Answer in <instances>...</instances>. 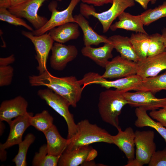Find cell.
<instances>
[{
  "instance_id": "cell-1",
  "label": "cell",
  "mask_w": 166,
  "mask_h": 166,
  "mask_svg": "<svg viewBox=\"0 0 166 166\" xmlns=\"http://www.w3.org/2000/svg\"><path fill=\"white\" fill-rule=\"evenodd\" d=\"M31 86H45L62 96L76 107L80 100L83 89L79 80L73 76L58 77L51 74L47 70L38 75L29 77Z\"/></svg>"
},
{
  "instance_id": "cell-2",
  "label": "cell",
  "mask_w": 166,
  "mask_h": 166,
  "mask_svg": "<svg viewBox=\"0 0 166 166\" xmlns=\"http://www.w3.org/2000/svg\"><path fill=\"white\" fill-rule=\"evenodd\" d=\"M124 92L116 89H107L100 94L98 104V112L102 120L117 129L119 116L124 106L128 103L124 95Z\"/></svg>"
},
{
  "instance_id": "cell-3",
  "label": "cell",
  "mask_w": 166,
  "mask_h": 166,
  "mask_svg": "<svg viewBox=\"0 0 166 166\" xmlns=\"http://www.w3.org/2000/svg\"><path fill=\"white\" fill-rule=\"evenodd\" d=\"M112 136L105 129L86 119L77 124V131L70 139L65 150H71L80 147L97 142L112 144Z\"/></svg>"
},
{
  "instance_id": "cell-4",
  "label": "cell",
  "mask_w": 166,
  "mask_h": 166,
  "mask_svg": "<svg viewBox=\"0 0 166 166\" xmlns=\"http://www.w3.org/2000/svg\"><path fill=\"white\" fill-rule=\"evenodd\" d=\"M143 80V78L136 74L114 81H109L97 73L90 72L85 74L79 81L83 89L87 85L95 84L107 89L113 88L126 92L131 90H144Z\"/></svg>"
},
{
  "instance_id": "cell-5",
  "label": "cell",
  "mask_w": 166,
  "mask_h": 166,
  "mask_svg": "<svg viewBox=\"0 0 166 166\" xmlns=\"http://www.w3.org/2000/svg\"><path fill=\"white\" fill-rule=\"evenodd\" d=\"M111 7L101 13L96 12L93 6L81 3L80 6V13L85 18L93 16L100 22L102 27L103 32H107L113 21L128 7L135 5L134 0H113Z\"/></svg>"
},
{
  "instance_id": "cell-6",
  "label": "cell",
  "mask_w": 166,
  "mask_h": 166,
  "mask_svg": "<svg viewBox=\"0 0 166 166\" xmlns=\"http://www.w3.org/2000/svg\"><path fill=\"white\" fill-rule=\"evenodd\" d=\"M38 96L56 112L62 117L65 121L68 127L67 138H71L77 131V124L74 121L73 116L70 112V105L62 96L49 89H40L37 92Z\"/></svg>"
},
{
  "instance_id": "cell-7",
  "label": "cell",
  "mask_w": 166,
  "mask_h": 166,
  "mask_svg": "<svg viewBox=\"0 0 166 166\" xmlns=\"http://www.w3.org/2000/svg\"><path fill=\"white\" fill-rule=\"evenodd\" d=\"M135 133L136 148V157L133 160L127 162L125 166H142L148 164L152 155L156 151L153 131L136 130Z\"/></svg>"
},
{
  "instance_id": "cell-8",
  "label": "cell",
  "mask_w": 166,
  "mask_h": 166,
  "mask_svg": "<svg viewBox=\"0 0 166 166\" xmlns=\"http://www.w3.org/2000/svg\"><path fill=\"white\" fill-rule=\"evenodd\" d=\"M80 1L71 0L67 8L60 11L57 9V2L55 1L51 2L48 6L49 10L51 12L50 18L41 28L32 31L33 34L35 35H40L61 25L69 22H75L73 12Z\"/></svg>"
},
{
  "instance_id": "cell-9",
  "label": "cell",
  "mask_w": 166,
  "mask_h": 166,
  "mask_svg": "<svg viewBox=\"0 0 166 166\" xmlns=\"http://www.w3.org/2000/svg\"><path fill=\"white\" fill-rule=\"evenodd\" d=\"M22 34L29 39L34 44L36 53L35 58L38 64L37 69L39 74L43 73L47 70V59L54 41L49 33L38 36L34 35L30 32L22 31Z\"/></svg>"
},
{
  "instance_id": "cell-10",
  "label": "cell",
  "mask_w": 166,
  "mask_h": 166,
  "mask_svg": "<svg viewBox=\"0 0 166 166\" xmlns=\"http://www.w3.org/2000/svg\"><path fill=\"white\" fill-rule=\"evenodd\" d=\"M46 0H28L17 6L8 9L13 14L28 20L36 29L43 26L48 21L47 18L38 14L40 7Z\"/></svg>"
},
{
  "instance_id": "cell-11",
  "label": "cell",
  "mask_w": 166,
  "mask_h": 166,
  "mask_svg": "<svg viewBox=\"0 0 166 166\" xmlns=\"http://www.w3.org/2000/svg\"><path fill=\"white\" fill-rule=\"evenodd\" d=\"M128 105L132 107H140L147 111H154L166 106V98H159L148 91L139 90L124 93Z\"/></svg>"
},
{
  "instance_id": "cell-12",
  "label": "cell",
  "mask_w": 166,
  "mask_h": 166,
  "mask_svg": "<svg viewBox=\"0 0 166 166\" xmlns=\"http://www.w3.org/2000/svg\"><path fill=\"white\" fill-rule=\"evenodd\" d=\"M101 76L105 79H119L137 74L136 62L117 56L109 61Z\"/></svg>"
},
{
  "instance_id": "cell-13",
  "label": "cell",
  "mask_w": 166,
  "mask_h": 166,
  "mask_svg": "<svg viewBox=\"0 0 166 166\" xmlns=\"http://www.w3.org/2000/svg\"><path fill=\"white\" fill-rule=\"evenodd\" d=\"M50 58L51 67L53 69L61 71L67 64L77 57L78 51L74 45H66L59 42L53 43Z\"/></svg>"
},
{
  "instance_id": "cell-14",
  "label": "cell",
  "mask_w": 166,
  "mask_h": 166,
  "mask_svg": "<svg viewBox=\"0 0 166 166\" xmlns=\"http://www.w3.org/2000/svg\"><path fill=\"white\" fill-rule=\"evenodd\" d=\"M97 155L96 151L89 145L65 150L60 157L57 166H78L86 161H90Z\"/></svg>"
},
{
  "instance_id": "cell-15",
  "label": "cell",
  "mask_w": 166,
  "mask_h": 166,
  "mask_svg": "<svg viewBox=\"0 0 166 166\" xmlns=\"http://www.w3.org/2000/svg\"><path fill=\"white\" fill-rule=\"evenodd\" d=\"M33 113L27 112L25 115L12 120L9 125L10 132L6 141L0 144V150H5L22 141V136L27 128L30 126V120Z\"/></svg>"
},
{
  "instance_id": "cell-16",
  "label": "cell",
  "mask_w": 166,
  "mask_h": 166,
  "mask_svg": "<svg viewBox=\"0 0 166 166\" xmlns=\"http://www.w3.org/2000/svg\"><path fill=\"white\" fill-rule=\"evenodd\" d=\"M28 103L21 96L3 101L0 106V121H5L10 124L12 119L25 115L27 112Z\"/></svg>"
},
{
  "instance_id": "cell-17",
  "label": "cell",
  "mask_w": 166,
  "mask_h": 166,
  "mask_svg": "<svg viewBox=\"0 0 166 166\" xmlns=\"http://www.w3.org/2000/svg\"><path fill=\"white\" fill-rule=\"evenodd\" d=\"M136 63V74L142 78L156 76L166 69V50L156 56L147 57Z\"/></svg>"
},
{
  "instance_id": "cell-18",
  "label": "cell",
  "mask_w": 166,
  "mask_h": 166,
  "mask_svg": "<svg viewBox=\"0 0 166 166\" xmlns=\"http://www.w3.org/2000/svg\"><path fill=\"white\" fill-rule=\"evenodd\" d=\"M117 129V134L112 136V144L124 152L128 160V162H130L135 158V133L131 127L127 128L124 131L120 127Z\"/></svg>"
},
{
  "instance_id": "cell-19",
  "label": "cell",
  "mask_w": 166,
  "mask_h": 166,
  "mask_svg": "<svg viewBox=\"0 0 166 166\" xmlns=\"http://www.w3.org/2000/svg\"><path fill=\"white\" fill-rule=\"evenodd\" d=\"M114 49L113 44L110 42L97 48L85 46L82 48L81 52L84 56L89 58L99 66L105 68L109 59L113 57L112 52Z\"/></svg>"
},
{
  "instance_id": "cell-20",
  "label": "cell",
  "mask_w": 166,
  "mask_h": 166,
  "mask_svg": "<svg viewBox=\"0 0 166 166\" xmlns=\"http://www.w3.org/2000/svg\"><path fill=\"white\" fill-rule=\"evenodd\" d=\"M74 20L82 30L83 40L85 46L92 45H98L101 43L110 42L106 36L99 34L89 25L85 18L81 13L73 16Z\"/></svg>"
},
{
  "instance_id": "cell-21",
  "label": "cell",
  "mask_w": 166,
  "mask_h": 166,
  "mask_svg": "<svg viewBox=\"0 0 166 166\" xmlns=\"http://www.w3.org/2000/svg\"><path fill=\"white\" fill-rule=\"evenodd\" d=\"M119 20L112 24L110 29L115 31L117 29H123L136 33H147L140 15H134L124 11L118 17Z\"/></svg>"
},
{
  "instance_id": "cell-22",
  "label": "cell",
  "mask_w": 166,
  "mask_h": 166,
  "mask_svg": "<svg viewBox=\"0 0 166 166\" xmlns=\"http://www.w3.org/2000/svg\"><path fill=\"white\" fill-rule=\"evenodd\" d=\"M79 27L76 22H68L51 29L49 34L54 41L63 44L79 37Z\"/></svg>"
},
{
  "instance_id": "cell-23",
  "label": "cell",
  "mask_w": 166,
  "mask_h": 166,
  "mask_svg": "<svg viewBox=\"0 0 166 166\" xmlns=\"http://www.w3.org/2000/svg\"><path fill=\"white\" fill-rule=\"evenodd\" d=\"M44 134L47 141L48 154L61 156L67 147L68 139L61 136L54 124Z\"/></svg>"
},
{
  "instance_id": "cell-24",
  "label": "cell",
  "mask_w": 166,
  "mask_h": 166,
  "mask_svg": "<svg viewBox=\"0 0 166 166\" xmlns=\"http://www.w3.org/2000/svg\"><path fill=\"white\" fill-rule=\"evenodd\" d=\"M114 49L122 58L137 62L139 59L130 42L129 38L120 35H112L108 38Z\"/></svg>"
},
{
  "instance_id": "cell-25",
  "label": "cell",
  "mask_w": 166,
  "mask_h": 166,
  "mask_svg": "<svg viewBox=\"0 0 166 166\" xmlns=\"http://www.w3.org/2000/svg\"><path fill=\"white\" fill-rule=\"evenodd\" d=\"M147 111L144 108L137 107L135 113L137 119L134 124L138 128L149 127L154 128L161 136L166 143V127L158 121L152 119L147 113Z\"/></svg>"
},
{
  "instance_id": "cell-26",
  "label": "cell",
  "mask_w": 166,
  "mask_h": 166,
  "mask_svg": "<svg viewBox=\"0 0 166 166\" xmlns=\"http://www.w3.org/2000/svg\"><path fill=\"white\" fill-rule=\"evenodd\" d=\"M129 39L139 61L146 58L148 50L149 35L147 33H136L131 34Z\"/></svg>"
},
{
  "instance_id": "cell-27",
  "label": "cell",
  "mask_w": 166,
  "mask_h": 166,
  "mask_svg": "<svg viewBox=\"0 0 166 166\" xmlns=\"http://www.w3.org/2000/svg\"><path fill=\"white\" fill-rule=\"evenodd\" d=\"M53 118L47 110L32 116L30 118V125L44 134L53 125Z\"/></svg>"
},
{
  "instance_id": "cell-28",
  "label": "cell",
  "mask_w": 166,
  "mask_h": 166,
  "mask_svg": "<svg viewBox=\"0 0 166 166\" xmlns=\"http://www.w3.org/2000/svg\"><path fill=\"white\" fill-rule=\"evenodd\" d=\"M60 157L48 154L47 144H45L41 147L38 152L35 153L32 161V166H57Z\"/></svg>"
},
{
  "instance_id": "cell-29",
  "label": "cell",
  "mask_w": 166,
  "mask_h": 166,
  "mask_svg": "<svg viewBox=\"0 0 166 166\" xmlns=\"http://www.w3.org/2000/svg\"><path fill=\"white\" fill-rule=\"evenodd\" d=\"M142 85L144 90L150 91L154 94L162 90H166V72L143 79Z\"/></svg>"
},
{
  "instance_id": "cell-30",
  "label": "cell",
  "mask_w": 166,
  "mask_h": 166,
  "mask_svg": "<svg viewBox=\"0 0 166 166\" xmlns=\"http://www.w3.org/2000/svg\"><path fill=\"white\" fill-rule=\"evenodd\" d=\"M35 137L32 133L27 134L24 140L18 144V154L13 160L16 166L27 165L26 156L27 152L30 146L34 142Z\"/></svg>"
},
{
  "instance_id": "cell-31",
  "label": "cell",
  "mask_w": 166,
  "mask_h": 166,
  "mask_svg": "<svg viewBox=\"0 0 166 166\" xmlns=\"http://www.w3.org/2000/svg\"><path fill=\"white\" fill-rule=\"evenodd\" d=\"M144 25L148 26L162 18L166 17V1L153 9H150L140 14Z\"/></svg>"
},
{
  "instance_id": "cell-32",
  "label": "cell",
  "mask_w": 166,
  "mask_h": 166,
  "mask_svg": "<svg viewBox=\"0 0 166 166\" xmlns=\"http://www.w3.org/2000/svg\"><path fill=\"white\" fill-rule=\"evenodd\" d=\"M166 50L161 34L158 33L149 35V42L147 57L159 54Z\"/></svg>"
},
{
  "instance_id": "cell-33",
  "label": "cell",
  "mask_w": 166,
  "mask_h": 166,
  "mask_svg": "<svg viewBox=\"0 0 166 166\" xmlns=\"http://www.w3.org/2000/svg\"><path fill=\"white\" fill-rule=\"evenodd\" d=\"M0 20L16 26H24L30 31L34 30L24 20L12 14L7 9L0 8Z\"/></svg>"
},
{
  "instance_id": "cell-34",
  "label": "cell",
  "mask_w": 166,
  "mask_h": 166,
  "mask_svg": "<svg viewBox=\"0 0 166 166\" xmlns=\"http://www.w3.org/2000/svg\"><path fill=\"white\" fill-rule=\"evenodd\" d=\"M14 69L10 65L0 66V86L10 85L12 81Z\"/></svg>"
},
{
  "instance_id": "cell-35",
  "label": "cell",
  "mask_w": 166,
  "mask_h": 166,
  "mask_svg": "<svg viewBox=\"0 0 166 166\" xmlns=\"http://www.w3.org/2000/svg\"><path fill=\"white\" fill-rule=\"evenodd\" d=\"M148 164V166H166V147L161 151H156Z\"/></svg>"
},
{
  "instance_id": "cell-36",
  "label": "cell",
  "mask_w": 166,
  "mask_h": 166,
  "mask_svg": "<svg viewBox=\"0 0 166 166\" xmlns=\"http://www.w3.org/2000/svg\"><path fill=\"white\" fill-rule=\"evenodd\" d=\"M149 116L166 127V106L158 110L151 111Z\"/></svg>"
},
{
  "instance_id": "cell-37",
  "label": "cell",
  "mask_w": 166,
  "mask_h": 166,
  "mask_svg": "<svg viewBox=\"0 0 166 166\" xmlns=\"http://www.w3.org/2000/svg\"><path fill=\"white\" fill-rule=\"evenodd\" d=\"M82 2L87 4H92L95 6H101L105 4H112L113 0H81Z\"/></svg>"
},
{
  "instance_id": "cell-38",
  "label": "cell",
  "mask_w": 166,
  "mask_h": 166,
  "mask_svg": "<svg viewBox=\"0 0 166 166\" xmlns=\"http://www.w3.org/2000/svg\"><path fill=\"white\" fill-rule=\"evenodd\" d=\"M15 60V57L14 54L6 57L0 58V66H7L13 63Z\"/></svg>"
},
{
  "instance_id": "cell-39",
  "label": "cell",
  "mask_w": 166,
  "mask_h": 166,
  "mask_svg": "<svg viewBox=\"0 0 166 166\" xmlns=\"http://www.w3.org/2000/svg\"><path fill=\"white\" fill-rule=\"evenodd\" d=\"M139 3L144 9H147L148 3L151 2L152 4L155 3L156 0H134Z\"/></svg>"
},
{
  "instance_id": "cell-40",
  "label": "cell",
  "mask_w": 166,
  "mask_h": 166,
  "mask_svg": "<svg viewBox=\"0 0 166 166\" xmlns=\"http://www.w3.org/2000/svg\"><path fill=\"white\" fill-rule=\"evenodd\" d=\"M10 6V0H0V8L9 9Z\"/></svg>"
},
{
  "instance_id": "cell-41",
  "label": "cell",
  "mask_w": 166,
  "mask_h": 166,
  "mask_svg": "<svg viewBox=\"0 0 166 166\" xmlns=\"http://www.w3.org/2000/svg\"><path fill=\"white\" fill-rule=\"evenodd\" d=\"M28 0H10V7L15 6Z\"/></svg>"
},
{
  "instance_id": "cell-42",
  "label": "cell",
  "mask_w": 166,
  "mask_h": 166,
  "mask_svg": "<svg viewBox=\"0 0 166 166\" xmlns=\"http://www.w3.org/2000/svg\"><path fill=\"white\" fill-rule=\"evenodd\" d=\"M163 43L166 47V28H164L162 30L161 34Z\"/></svg>"
},
{
  "instance_id": "cell-43",
  "label": "cell",
  "mask_w": 166,
  "mask_h": 166,
  "mask_svg": "<svg viewBox=\"0 0 166 166\" xmlns=\"http://www.w3.org/2000/svg\"><path fill=\"white\" fill-rule=\"evenodd\" d=\"M59 1H61V0H59Z\"/></svg>"
}]
</instances>
